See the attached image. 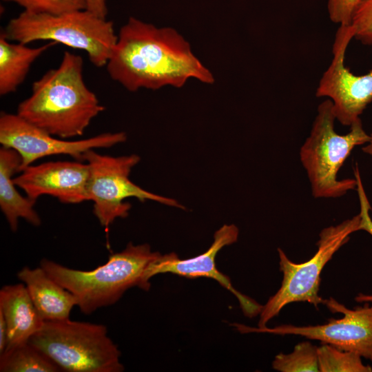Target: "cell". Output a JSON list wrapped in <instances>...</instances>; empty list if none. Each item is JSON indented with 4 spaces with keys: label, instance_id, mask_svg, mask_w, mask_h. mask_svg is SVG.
<instances>
[{
    "label": "cell",
    "instance_id": "9c48e42d",
    "mask_svg": "<svg viewBox=\"0 0 372 372\" xmlns=\"http://www.w3.org/2000/svg\"><path fill=\"white\" fill-rule=\"evenodd\" d=\"M323 304L333 313H342L343 318H331L327 324L313 326L282 324L270 328L238 323L233 326L242 333L295 335L320 340L340 349L355 352L372 362V306L365 302L363 306L350 309L333 298L324 300Z\"/></svg>",
    "mask_w": 372,
    "mask_h": 372
},
{
    "label": "cell",
    "instance_id": "8992f818",
    "mask_svg": "<svg viewBox=\"0 0 372 372\" xmlns=\"http://www.w3.org/2000/svg\"><path fill=\"white\" fill-rule=\"evenodd\" d=\"M32 345L68 372H122L121 351L103 324L70 318L44 321L29 340Z\"/></svg>",
    "mask_w": 372,
    "mask_h": 372
},
{
    "label": "cell",
    "instance_id": "3957f363",
    "mask_svg": "<svg viewBox=\"0 0 372 372\" xmlns=\"http://www.w3.org/2000/svg\"><path fill=\"white\" fill-rule=\"evenodd\" d=\"M161 255L152 251L148 244L134 245L130 242L122 251L111 254L105 264L91 271L68 268L45 258L40 267L75 296L83 313L90 315L115 304L132 287L148 291L144 272Z\"/></svg>",
    "mask_w": 372,
    "mask_h": 372
},
{
    "label": "cell",
    "instance_id": "7a4b0ae2",
    "mask_svg": "<svg viewBox=\"0 0 372 372\" xmlns=\"http://www.w3.org/2000/svg\"><path fill=\"white\" fill-rule=\"evenodd\" d=\"M81 56L65 51L59 67L49 70L21 102L17 114L33 125L61 138L81 136L105 110L85 85Z\"/></svg>",
    "mask_w": 372,
    "mask_h": 372
},
{
    "label": "cell",
    "instance_id": "277c9868",
    "mask_svg": "<svg viewBox=\"0 0 372 372\" xmlns=\"http://www.w3.org/2000/svg\"><path fill=\"white\" fill-rule=\"evenodd\" d=\"M1 32L10 41L28 44L47 40L83 50L96 67L106 65L118 38L112 21L85 9L61 14L24 10Z\"/></svg>",
    "mask_w": 372,
    "mask_h": 372
},
{
    "label": "cell",
    "instance_id": "e0dca14e",
    "mask_svg": "<svg viewBox=\"0 0 372 372\" xmlns=\"http://www.w3.org/2000/svg\"><path fill=\"white\" fill-rule=\"evenodd\" d=\"M0 34V94L14 92L25 80L32 64L56 43L50 41L37 48L22 43H12Z\"/></svg>",
    "mask_w": 372,
    "mask_h": 372
},
{
    "label": "cell",
    "instance_id": "d4e9b609",
    "mask_svg": "<svg viewBox=\"0 0 372 372\" xmlns=\"http://www.w3.org/2000/svg\"><path fill=\"white\" fill-rule=\"evenodd\" d=\"M7 325L3 313L0 311V355L6 350L7 345Z\"/></svg>",
    "mask_w": 372,
    "mask_h": 372
},
{
    "label": "cell",
    "instance_id": "44dd1931",
    "mask_svg": "<svg viewBox=\"0 0 372 372\" xmlns=\"http://www.w3.org/2000/svg\"><path fill=\"white\" fill-rule=\"evenodd\" d=\"M17 3L24 10L35 13L61 14L66 12L85 10L84 0H2Z\"/></svg>",
    "mask_w": 372,
    "mask_h": 372
},
{
    "label": "cell",
    "instance_id": "4fadbf2b",
    "mask_svg": "<svg viewBox=\"0 0 372 372\" xmlns=\"http://www.w3.org/2000/svg\"><path fill=\"white\" fill-rule=\"evenodd\" d=\"M89 176L87 163L51 161L23 168L14 182L34 200L49 195L62 203L76 204L87 200Z\"/></svg>",
    "mask_w": 372,
    "mask_h": 372
},
{
    "label": "cell",
    "instance_id": "2e32d148",
    "mask_svg": "<svg viewBox=\"0 0 372 372\" xmlns=\"http://www.w3.org/2000/svg\"><path fill=\"white\" fill-rule=\"evenodd\" d=\"M21 158L14 149L0 148V207L12 231H16L19 218L39 226L41 218L34 209L36 200L23 197L16 188L12 176L20 171Z\"/></svg>",
    "mask_w": 372,
    "mask_h": 372
},
{
    "label": "cell",
    "instance_id": "484cf974",
    "mask_svg": "<svg viewBox=\"0 0 372 372\" xmlns=\"http://www.w3.org/2000/svg\"><path fill=\"white\" fill-rule=\"evenodd\" d=\"M366 231L372 236V222L366 227ZM355 301L360 303H372V295L359 293L355 298Z\"/></svg>",
    "mask_w": 372,
    "mask_h": 372
},
{
    "label": "cell",
    "instance_id": "cb8c5ba5",
    "mask_svg": "<svg viewBox=\"0 0 372 372\" xmlns=\"http://www.w3.org/2000/svg\"><path fill=\"white\" fill-rule=\"evenodd\" d=\"M85 10L102 19H107V0H84Z\"/></svg>",
    "mask_w": 372,
    "mask_h": 372
},
{
    "label": "cell",
    "instance_id": "ba28073f",
    "mask_svg": "<svg viewBox=\"0 0 372 372\" xmlns=\"http://www.w3.org/2000/svg\"><path fill=\"white\" fill-rule=\"evenodd\" d=\"M83 160L90 168L87 200L94 203V214L106 231L116 218L128 216L131 205L124 202L127 198L134 197L141 202L154 200L185 209L176 200L149 192L130 180L132 169L140 161L136 154L114 157L90 149L83 154Z\"/></svg>",
    "mask_w": 372,
    "mask_h": 372
},
{
    "label": "cell",
    "instance_id": "5b68a950",
    "mask_svg": "<svg viewBox=\"0 0 372 372\" xmlns=\"http://www.w3.org/2000/svg\"><path fill=\"white\" fill-rule=\"evenodd\" d=\"M335 119L333 103L326 99L319 105L310 135L300 149V161L315 198H338L357 187L355 178L339 180L338 172L353 149L370 139L360 118L346 134L335 131Z\"/></svg>",
    "mask_w": 372,
    "mask_h": 372
},
{
    "label": "cell",
    "instance_id": "9a60e30c",
    "mask_svg": "<svg viewBox=\"0 0 372 372\" xmlns=\"http://www.w3.org/2000/svg\"><path fill=\"white\" fill-rule=\"evenodd\" d=\"M17 278L25 285L43 321L70 318L77 300L69 291L54 280L41 267H23Z\"/></svg>",
    "mask_w": 372,
    "mask_h": 372
},
{
    "label": "cell",
    "instance_id": "ffe728a7",
    "mask_svg": "<svg viewBox=\"0 0 372 372\" xmlns=\"http://www.w3.org/2000/svg\"><path fill=\"white\" fill-rule=\"evenodd\" d=\"M272 366L280 372L319 371L318 347L308 341L300 342L295 346L291 353H278Z\"/></svg>",
    "mask_w": 372,
    "mask_h": 372
},
{
    "label": "cell",
    "instance_id": "5bb4252c",
    "mask_svg": "<svg viewBox=\"0 0 372 372\" xmlns=\"http://www.w3.org/2000/svg\"><path fill=\"white\" fill-rule=\"evenodd\" d=\"M0 311L7 325L6 350L28 342L44 322L23 283L1 289Z\"/></svg>",
    "mask_w": 372,
    "mask_h": 372
},
{
    "label": "cell",
    "instance_id": "30bf717a",
    "mask_svg": "<svg viewBox=\"0 0 372 372\" xmlns=\"http://www.w3.org/2000/svg\"><path fill=\"white\" fill-rule=\"evenodd\" d=\"M123 132L103 133L79 141H65L28 123L17 114L2 112L0 115V143L16 150L23 168L45 156L68 155L83 160V154L96 148H108L126 141Z\"/></svg>",
    "mask_w": 372,
    "mask_h": 372
},
{
    "label": "cell",
    "instance_id": "d6986e66",
    "mask_svg": "<svg viewBox=\"0 0 372 372\" xmlns=\"http://www.w3.org/2000/svg\"><path fill=\"white\" fill-rule=\"evenodd\" d=\"M320 372H371L372 368L362 363V357L353 351L323 343L318 347Z\"/></svg>",
    "mask_w": 372,
    "mask_h": 372
},
{
    "label": "cell",
    "instance_id": "7c38bea8",
    "mask_svg": "<svg viewBox=\"0 0 372 372\" xmlns=\"http://www.w3.org/2000/svg\"><path fill=\"white\" fill-rule=\"evenodd\" d=\"M238 234L236 225H224L215 232L214 242L209 248L198 256L180 259L175 253L161 255L147 267L143 275L144 282L150 287V278L163 273H172L188 278H211L237 298L245 316L251 318L260 314L262 305L235 289L229 278L220 272L216 267L215 258L217 253L223 247L236 242Z\"/></svg>",
    "mask_w": 372,
    "mask_h": 372
},
{
    "label": "cell",
    "instance_id": "603a6c76",
    "mask_svg": "<svg viewBox=\"0 0 372 372\" xmlns=\"http://www.w3.org/2000/svg\"><path fill=\"white\" fill-rule=\"evenodd\" d=\"M362 0H327V10L331 21L340 25H349L353 14Z\"/></svg>",
    "mask_w": 372,
    "mask_h": 372
},
{
    "label": "cell",
    "instance_id": "8fae6325",
    "mask_svg": "<svg viewBox=\"0 0 372 372\" xmlns=\"http://www.w3.org/2000/svg\"><path fill=\"white\" fill-rule=\"evenodd\" d=\"M354 35L351 25L339 26L333 44V59L316 92L317 97L329 98L336 119L348 126L360 118L372 101V69L365 74L355 75L344 65L347 48Z\"/></svg>",
    "mask_w": 372,
    "mask_h": 372
},
{
    "label": "cell",
    "instance_id": "6da1fadb",
    "mask_svg": "<svg viewBox=\"0 0 372 372\" xmlns=\"http://www.w3.org/2000/svg\"><path fill=\"white\" fill-rule=\"evenodd\" d=\"M111 79L131 92L180 87L189 79L212 83L214 78L176 30L130 17L118 34L106 64Z\"/></svg>",
    "mask_w": 372,
    "mask_h": 372
},
{
    "label": "cell",
    "instance_id": "4316f807",
    "mask_svg": "<svg viewBox=\"0 0 372 372\" xmlns=\"http://www.w3.org/2000/svg\"><path fill=\"white\" fill-rule=\"evenodd\" d=\"M362 150L367 154H369L372 156V132L370 134V139L367 144L362 147Z\"/></svg>",
    "mask_w": 372,
    "mask_h": 372
},
{
    "label": "cell",
    "instance_id": "52a82bcc",
    "mask_svg": "<svg viewBox=\"0 0 372 372\" xmlns=\"http://www.w3.org/2000/svg\"><path fill=\"white\" fill-rule=\"evenodd\" d=\"M360 220L358 214L337 225L323 229L319 235L317 251L304 262H293L280 248L278 249L283 279L278 291L262 306L258 327H266L290 303L307 302L317 309L320 304H324V300L319 296L321 272L333 254L348 242L350 235L360 230Z\"/></svg>",
    "mask_w": 372,
    "mask_h": 372
},
{
    "label": "cell",
    "instance_id": "ac0fdd59",
    "mask_svg": "<svg viewBox=\"0 0 372 372\" xmlns=\"http://www.w3.org/2000/svg\"><path fill=\"white\" fill-rule=\"evenodd\" d=\"M1 372H58L60 368L30 342L6 349L0 355Z\"/></svg>",
    "mask_w": 372,
    "mask_h": 372
},
{
    "label": "cell",
    "instance_id": "7402d4cb",
    "mask_svg": "<svg viewBox=\"0 0 372 372\" xmlns=\"http://www.w3.org/2000/svg\"><path fill=\"white\" fill-rule=\"evenodd\" d=\"M351 25L354 38L366 45H372V0H362L356 8Z\"/></svg>",
    "mask_w": 372,
    "mask_h": 372
}]
</instances>
